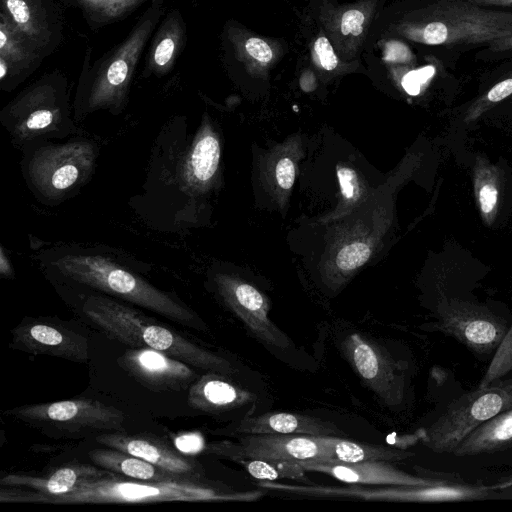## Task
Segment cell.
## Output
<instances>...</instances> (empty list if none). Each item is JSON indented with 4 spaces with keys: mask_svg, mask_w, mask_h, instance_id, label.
<instances>
[{
    "mask_svg": "<svg viewBox=\"0 0 512 512\" xmlns=\"http://www.w3.org/2000/svg\"><path fill=\"white\" fill-rule=\"evenodd\" d=\"M220 161V138L208 120L192 135L185 123H170L155 140L143 192L130 205L158 230L197 226L201 199L213 188Z\"/></svg>",
    "mask_w": 512,
    "mask_h": 512,
    "instance_id": "cell-1",
    "label": "cell"
},
{
    "mask_svg": "<svg viewBox=\"0 0 512 512\" xmlns=\"http://www.w3.org/2000/svg\"><path fill=\"white\" fill-rule=\"evenodd\" d=\"M35 261L53 283L80 285L139 306L178 324L206 330L203 320L174 294L142 274L145 263L106 246L55 244L40 250Z\"/></svg>",
    "mask_w": 512,
    "mask_h": 512,
    "instance_id": "cell-2",
    "label": "cell"
},
{
    "mask_svg": "<svg viewBox=\"0 0 512 512\" xmlns=\"http://www.w3.org/2000/svg\"><path fill=\"white\" fill-rule=\"evenodd\" d=\"M70 285L81 296L84 316L108 337L133 348H152L194 368L228 376L235 372L227 359L194 344L119 299L80 285Z\"/></svg>",
    "mask_w": 512,
    "mask_h": 512,
    "instance_id": "cell-3",
    "label": "cell"
},
{
    "mask_svg": "<svg viewBox=\"0 0 512 512\" xmlns=\"http://www.w3.org/2000/svg\"><path fill=\"white\" fill-rule=\"evenodd\" d=\"M20 151L28 189L40 203L56 206L78 195L91 181L100 146L77 134L63 140L29 142Z\"/></svg>",
    "mask_w": 512,
    "mask_h": 512,
    "instance_id": "cell-4",
    "label": "cell"
},
{
    "mask_svg": "<svg viewBox=\"0 0 512 512\" xmlns=\"http://www.w3.org/2000/svg\"><path fill=\"white\" fill-rule=\"evenodd\" d=\"M261 491L237 492L213 482H145L108 475L87 479L72 491L44 500L46 504H127L163 501H255Z\"/></svg>",
    "mask_w": 512,
    "mask_h": 512,
    "instance_id": "cell-5",
    "label": "cell"
},
{
    "mask_svg": "<svg viewBox=\"0 0 512 512\" xmlns=\"http://www.w3.org/2000/svg\"><path fill=\"white\" fill-rule=\"evenodd\" d=\"M511 33L512 12L461 0H432L410 28V35L419 42L460 51L483 47Z\"/></svg>",
    "mask_w": 512,
    "mask_h": 512,
    "instance_id": "cell-6",
    "label": "cell"
},
{
    "mask_svg": "<svg viewBox=\"0 0 512 512\" xmlns=\"http://www.w3.org/2000/svg\"><path fill=\"white\" fill-rule=\"evenodd\" d=\"M0 122L14 147L38 140H63L77 135L65 93L38 86L17 97L0 113Z\"/></svg>",
    "mask_w": 512,
    "mask_h": 512,
    "instance_id": "cell-7",
    "label": "cell"
},
{
    "mask_svg": "<svg viewBox=\"0 0 512 512\" xmlns=\"http://www.w3.org/2000/svg\"><path fill=\"white\" fill-rule=\"evenodd\" d=\"M5 414L44 432L67 437L124 431L122 411L89 398L17 406Z\"/></svg>",
    "mask_w": 512,
    "mask_h": 512,
    "instance_id": "cell-8",
    "label": "cell"
},
{
    "mask_svg": "<svg viewBox=\"0 0 512 512\" xmlns=\"http://www.w3.org/2000/svg\"><path fill=\"white\" fill-rule=\"evenodd\" d=\"M512 408V379L463 394L424 430L423 443L434 452H453L482 423Z\"/></svg>",
    "mask_w": 512,
    "mask_h": 512,
    "instance_id": "cell-9",
    "label": "cell"
},
{
    "mask_svg": "<svg viewBox=\"0 0 512 512\" xmlns=\"http://www.w3.org/2000/svg\"><path fill=\"white\" fill-rule=\"evenodd\" d=\"M155 20L156 15L152 14L143 21L114 55L105 71L94 80L85 96L75 105L73 117L76 122L100 109L114 115L123 110L130 74Z\"/></svg>",
    "mask_w": 512,
    "mask_h": 512,
    "instance_id": "cell-10",
    "label": "cell"
},
{
    "mask_svg": "<svg viewBox=\"0 0 512 512\" xmlns=\"http://www.w3.org/2000/svg\"><path fill=\"white\" fill-rule=\"evenodd\" d=\"M341 350L363 383L389 407L404 397V368L381 345L353 333L341 343Z\"/></svg>",
    "mask_w": 512,
    "mask_h": 512,
    "instance_id": "cell-11",
    "label": "cell"
},
{
    "mask_svg": "<svg viewBox=\"0 0 512 512\" xmlns=\"http://www.w3.org/2000/svg\"><path fill=\"white\" fill-rule=\"evenodd\" d=\"M210 277L224 303L259 340L280 349L291 346L287 335L269 318V301L257 288L224 272Z\"/></svg>",
    "mask_w": 512,
    "mask_h": 512,
    "instance_id": "cell-12",
    "label": "cell"
},
{
    "mask_svg": "<svg viewBox=\"0 0 512 512\" xmlns=\"http://www.w3.org/2000/svg\"><path fill=\"white\" fill-rule=\"evenodd\" d=\"M10 348L33 355H47L86 363L88 339L74 330L44 318H24L11 331Z\"/></svg>",
    "mask_w": 512,
    "mask_h": 512,
    "instance_id": "cell-13",
    "label": "cell"
},
{
    "mask_svg": "<svg viewBox=\"0 0 512 512\" xmlns=\"http://www.w3.org/2000/svg\"><path fill=\"white\" fill-rule=\"evenodd\" d=\"M209 451L234 459H263L285 461H320L321 447L315 435L307 434H246L237 443L222 442Z\"/></svg>",
    "mask_w": 512,
    "mask_h": 512,
    "instance_id": "cell-14",
    "label": "cell"
},
{
    "mask_svg": "<svg viewBox=\"0 0 512 512\" xmlns=\"http://www.w3.org/2000/svg\"><path fill=\"white\" fill-rule=\"evenodd\" d=\"M111 472L98 466L72 463L44 476L8 474L1 478L0 501L5 503H42L72 491L84 480L99 478Z\"/></svg>",
    "mask_w": 512,
    "mask_h": 512,
    "instance_id": "cell-15",
    "label": "cell"
},
{
    "mask_svg": "<svg viewBox=\"0 0 512 512\" xmlns=\"http://www.w3.org/2000/svg\"><path fill=\"white\" fill-rule=\"evenodd\" d=\"M438 329L478 353L497 348L508 330L506 323L488 310L455 300L440 310Z\"/></svg>",
    "mask_w": 512,
    "mask_h": 512,
    "instance_id": "cell-16",
    "label": "cell"
},
{
    "mask_svg": "<svg viewBox=\"0 0 512 512\" xmlns=\"http://www.w3.org/2000/svg\"><path fill=\"white\" fill-rule=\"evenodd\" d=\"M96 441L107 448L142 458L182 481L207 482L204 469L198 461L154 436L107 432L96 436Z\"/></svg>",
    "mask_w": 512,
    "mask_h": 512,
    "instance_id": "cell-17",
    "label": "cell"
},
{
    "mask_svg": "<svg viewBox=\"0 0 512 512\" xmlns=\"http://www.w3.org/2000/svg\"><path fill=\"white\" fill-rule=\"evenodd\" d=\"M117 363L137 382L156 391H182L197 376L189 364L149 347L130 348Z\"/></svg>",
    "mask_w": 512,
    "mask_h": 512,
    "instance_id": "cell-18",
    "label": "cell"
},
{
    "mask_svg": "<svg viewBox=\"0 0 512 512\" xmlns=\"http://www.w3.org/2000/svg\"><path fill=\"white\" fill-rule=\"evenodd\" d=\"M306 471L327 474L346 484L429 486L442 480L413 476L393 466L389 461L358 463L298 461Z\"/></svg>",
    "mask_w": 512,
    "mask_h": 512,
    "instance_id": "cell-19",
    "label": "cell"
},
{
    "mask_svg": "<svg viewBox=\"0 0 512 512\" xmlns=\"http://www.w3.org/2000/svg\"><path fill=\"white\" fill-rule=\"evenodd\" d=\"M238 434H307L342 436L334 423L310 415L268 412L240 420L233 429Z\"/></svg>",
    "mask_w": 512,
    "mask_h": 512,
    "instance_id": "cell-20",
    "label": "cell"
},
{
    "mask_svg": "<svg viewBox=\"0 0 512 512\" xmlns=\"http://www.w3.org/2000/svg\"><path fill=\"white\" fill-rule=\"evenodd\" d=\"M227 377L228 375L208 371L195 380L189 388V406L207 413H220L253 401V394Z\"/></svg>",
    "mask_w": 512,
    "mask_h": 512,
    "instance_id": "cell-21",
    "label": "cell"
},
{
    "mask_svg": "<svg viewBox=\"0 0 512 512\" xmlns=\"http://www.w3.org/2000/svg\"><path fill=\"white\" fill-rule=\"evenodd\" d=\"M322 459L316 462L358 463L364 461H399L413 456L405 450L383 445L354 442L341 436L315 435Z\"/></svg>",
    "mask_w": 512,
    "mask_h": 512,
    "instance_id": "cell-22",
    "label": "cell"
},
{
    "mask_svg": "<svg viewBox=\"0 0 512 512\" xmlns=\"http://www.w3.org/2000/svg\"><path fill=\"white\" fill-rule=\"evenodd\" d=\"M88 455L94 465L127 478L145 482L182 481L142 458L113 448H96Z\"/></svg>",
    "mask_w": 512,
    "mask_h": 512,
    "instance_id": "cell-23",
    "label": "cell"
},
{
    "mask_svg": "<svg viewBox=\"0 0 512 512\" xmlns=\"http://www.w3.org/2000/svg\"><path fill=\"white\" fill-rule=\"evenodd\" d=\"M512 446V408L488 419L466 436L453 453L471 456Z\"/></svg>",
    "mask_w": 512,
    "mask_h": 512,
    "instance_id": "cell-24",
    "label": "cell"
},
{
    "mask_svg": "<svg viewBox=\"0 0 512 512\" xmlns=\"http://www.w3.org/2000/svg\"><path fill=\"white\" fill-rule=\"evenodd\" d=\"M476 203L483 222L491 226L497 217L501 196V172L490 161L478 155L472 172Z\"/></svg>",
    "mask_w": 512,
    "mask_h": 512,
    "instance_id": "cell-25",
    "label": "cell"
},
{
    "mask_svg": "<svg viewBox=\"0 0 512 512\" xmlns=\"http://www.w3.org/2000/svg\"><path fill=\"white\" fill-rule=\"evenodd\" d=\"M247 472L260 481L307 480L298 461L241 459L237 460Z\"/></svg>",
    "mask_w": 512,
    "mask_h": 512,
    "instance_id": "cell-26",
    "label": "cell"
},
{
    "mask_svg": "<svg viewBox=\"0 0 512 512\" xmlns=\"http://www.w3.org/2000/svg\"><path fill=\"white\" fill-rule=\"evenodd\" d=\"M512 96V69L476 97L466 108L463 120L466 124L480 119L486 112Z\"/></svg>",
    "mask_w": 512,
    "mask_h": 512,
    "instance_id": "cell-27",
    "label": "cell"
},
{
    "mask_svg": "<svg viewBox=\"0 0 512 512\" xmlns=\"http://www.w3.org/2000/svg\"><path fill=\"white\" fill-rule=\"evenodd\" d=\"M17 28L30 39L39 42L43 29L42 18L32 0H1Z\"/></svg>",
    "mask_w": 512,
    "mask_h": 512,
    "instance_id": "cell-28",
    "label": "cell"
},
{
    "mask_svg": "<svg viewBox=\"0 0 512 512\" xmlns=\"http://www.w3.org/2000/svg\"><path fill=\"white\" fill-rule=\"evenodd\" d=\"M1 28H0V57L3 58L8 65L22 64L28 61L30 52L23 43L18 28L9 15L1 12Z\"/></svg>",
    "mask_w": 512,
    "mask_h": 512,
    "instance_id": "cell-29",
    "label": "cell"
},
{
    "mask_svg": "<svg viewBox=\"0 0 512 512\" xmlns=\"http://www.w3.org/2000/svg\"><path fill=\"white\" fill-rule=\"evenodd\" d=\"M512 370V326L496 348L491 363L478 388H485Z\"/></svg>",
    "mask_w": 512,
    "mask_h": 512,
    "instance_id": "cell-30",
    "label": "cell"
},
{
    "mask_svg": "<svg viewBox=\"0 0 512 512\" xmlns=\"http://www.w3.org/2000/svg\"><path fill=\"white\" fill-rule=\"evenodd\" d=\"M371 246L362 241L344 245L337 253L336 266L342 272H351L367 262L371 256Z\"/></svg>",
    "mask_w": 512,
    "mask_h": 512,
    "instance_id": "cell-31",
    "label": "cell"
},
{
    "mask_svg": "<svg viewBox=\"0 0 512 512\" xmlns=\"http://www.w3.org/2000/svg\"><path fill=\"white\" fill-rule=\"evenodd\" d=\"M337 177L343 201L349 205L356 203L361 198L362 187L355 171L349 167H338Z\"/></svg>",
    "mask_w": 512,
    "mask_h": 512,
    "instance_id": "cell-32",
    "label": "cell"
},
{
    "mask_svg": "<svg viewBox=\"0 0 512 512\" xmlns=\"http://www.w3.org/2000/svg\"><path fill=\"white\" fill-rule=\"evenodd\" d=\"M476 56L483 61L512 59V33L489 42Z\"/></svg>",
    "mask_w": 512,
    "mask_h": 512,
    "instance_id": "cell-33",
    "label": "cell"
},
{
    "mask_svg": "<svg viewBox=\"0 0 512 512\" xmlns=\"http://www.w3.org/2000/svg\"><path fill=\"white\" fill-rule=\"evenodd\" d=\"M295 175L294 161L289 157L280 158L274 169V177L278 187L282 190H289L294 184Z\"/></svg>",
    "mask_w": 512,
    "mask_h": 512,
    "instance_id": "cell-34",
    "label": "cell"
},
{
    "mask_svg": "<svg viewBox=\"0 0 512 512\" xmlns=\"http://www.w3.org/2000/svg\"><path fill=\"white\" fill-rule=\"evenodd\" d=\"M365 17L362 12L356 9L346 11L342 16L341 32L343 35L349 33L357 36L363 31Z\"/></svg>",
    "mask_w": 512,
    "mask_h": 512,
    "instance_id": "cell-35",
    "label": "cell"
},
{
    "mask_svg": "<svg viewBox=\"0 0 512 512\" xmlns=\"http://www.w3.org/2000/svg\"><path fill=\"white\" fill-rule=\"evenodd\" d=\"M314 48L324 69L333 70L337 66V57L327 38L319 37L315 42Z\"/></svg>",
    "mask_w": 512,
    "mask_h": 512,
    "instance_id": "cell-36",
    "label": "cell"
},
{
    "mask_svg": "<svg viewBox=\"0 0 512 512\" xmlns=\"http://www.w3.org/2000/svg\"><path fill=\"white\" fill-rule=\"evenodd\" d=\"M245 48L254 59L263 63L269 62L273 56L268 44L259 38L248 39Z\"/></svg>",
    "mask_w": 512,
    "mask_h": 512,
    "instance_id": "cell-37",
    "label": "cell"
},
{
    "mask_svg": "<svg viewBox=\"0 0 512 512\" xmlns=\"http://www.w3.org/2000/svg\"><path fill=\"white\" fill-rule=\"evenodd\" d=\"M431 68H423L421 70L411 71L407 73L402 81V85L407 93L416 95L419 93L420 84L427 78Z\"/></svg>",
    "mask_w": 512,
    "mask_h": 512,
    "instance_id": "cell-38",
    "label": "cell"
},
{
    "mask_svg": "<svg viewBox=\"0 0 512 512\" xmlns=\"http://www.w3.org/2000/svg\"><path fill=\"white\" fill-rule=\"evenodd\" d=\"M175 42L172 38H163L157 45L154 52V61L158 66H165L174 55Z\"/></svg>",
    "mask_w": 512,
    "mask_h": 512,
    "instance_id": "cell-39",
    "label": "cell"
},
{
    "mask_svg": "<svg viewBox=\"0 0 512 512\" xmlns=\"http://www.w3.org/2000/svg\"><path fill=\"white\" fill-rule=\"evenodd\" d=\"M179 449L184 452H197L202 448L203 441L198 435L190 434L176 440Z\"/></svg>",
    "mask_w": 512,
    "mask_h": 512,
    "instance_id": "cell-40",
    "label": "cell"
},
{
    "mask_svg": "<svg viewBox=\"0 0 512 512\" xmlns=\"http://www.w3.org/2000/svg\"><path fill=\"white\" fill-rule=\"evenodd\" d=\"M487 9L512 12V0H461Z\"/></svg>",
    "mask_w": 512,
    "mask_h": 512,
    "instance_id": "cell-41",
    "label": "cell"
},
{
    "mask_svg": "<svg viewBox=\"0 0 512 512\" xmlns=\"http://www.w3.org/2000/svg\"><path fill=\"white\" fill-rule=\"evenodd\" d=\"M0 275L6 279H12L15 276L11 259L3 246L0 247Z\"/></svg>",
    "mask_w": 512,
    "mask_h": 512,
    "instance_id": "cell-42",
    "label": "cell"
},
{
    "mask_svg": "<svg viewBox=\"0 0 512 512\" xmlns=\"http://www.w3.org/2000/svg\"><path fill=\"white\" fill-rule=\"evenodd\" d=\"M129 1L133 2V0H129ZM89 2L91 4L96 5L97 8L103 7L102 9H104V8L113 7L114 10H116V4L117 3L120 4V0H89ZM121 4L122 5L128 4V2H127V0H121Z\"/></svg>",
    "mask_w": 512,
    "mask_h": 512,
    "instance_id": "cell-43",
    "label": "cell"
},
{
    "mask_svg": "<svg viewBox=\"0 0 512 512\" xmlns=\"http://www.w3.org/2000/svg\"><path fill=\"white\" fill-rule=\"evenodd\" d=\"M511 98H512V96H511ZM507 100H508V99H507ZM510 102L512 103V100H511Z\"/></svg>",
    "mask_w": 512,
    "mask_h": 512,
    "instance_id": "cell-44",
    "label": "cell"
}]
</instances>
